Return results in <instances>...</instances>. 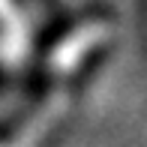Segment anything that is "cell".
Wrapping results in <instances>:
<instances>
[{"mask_svg":"<svg viewBox=\"0 0 147 147\" xmlns=\"http://www.w3.org/2000/svg\"><path fill=\"white\" fill-rule=\"evenodd\" d=\"M111 33H114V27H111L108 21H84V24H78L72 33H66L54 48H51L48 72L51 75H60V78L72 75L99 45L108 42Z\"/></svg>","mask_w":147,"mask_h":147,"instance_id":"cell-1","label":"cell"},{"mask_svg":"<svg viewBox=\"0 0 147 147\" xmlns=\"http://www.w3.org/2000/svg\"><path fill=\"white\" fill-rule=\"evenodd\" d=\"M66 111H69V93H66V90H54L42 105H39V111H36V114H33L3 147H39L45 138L51 135V129L63 120Z\"/></svg>","mask_w":147,"mask_h":147,"instance_id":"cell-2","label":"cell"},{"mask_svg":"<svg viewBox=\"0 0 147 147\" xmlns=\"http://www.w3.org/2000/svg\"><path fill=\"white\" fill-rule=\"evenodd\" d=\"M0 24H3V39H0V57L6 66H18L27 57L30 48V27L24 15L18 12L15 0H0Z\"/></svg>","mask_w":147,"mask_h":147,"instance_id":"cell-3","label":"cell"}]
</instances>
